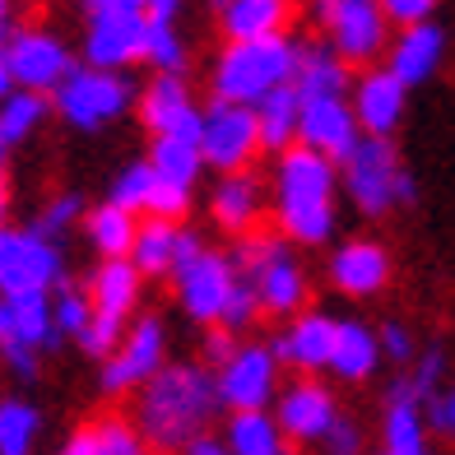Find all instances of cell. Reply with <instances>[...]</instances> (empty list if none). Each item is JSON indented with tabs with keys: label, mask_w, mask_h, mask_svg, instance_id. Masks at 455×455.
Here are the masks:
<instances>
[{
	"label": "cell",
	"mask_w": 455,
	"mask_h": 455,
	"mask_svg": "<svg viewBox=\"0 0 455 455\" xmlns=\"http://www.w3.org/2000/svg\"><path fill=\"white\" fill-rule=\"evenodd\" d=\"M390 270H395L390 246L377 242V237H348V242H339L335 251H330V265H325L330 288H335L339 298H348V302H367V298L386 293Z\"/></svg>",
	"instance_id": "cell-16"
},
{
	"label": "cell",
	"mask_w": 455,
	"mask_h": 455,
	"mask_svg": "<svg viewBox=\"0 0 455 455\" xmlns=\"http://www.w3.org/2000/svg\"><path fill=\"white\" fill-rule=\"evenodd\" d=\"M214 14L228 43H256V37L283 33L288 0H214Z\"/></svg>",
	"instance_id": "cell-26"
},
{
	"label": "cell",
	"mask_w": 455,
	"mask_h": 455,
	"mask_svg": "<svg viewBox=\"0 0 455 455\" xmlns=\"http://www.w3.org/2000/svg\"><path fill=\"white\" fill-rule=\"evenodd\" d=\"M358 140H363V126H358V112L348 98H302L298 144L325 154L330 163H344L358 149Z\"/></svg>",
	"instance_id": "cell-20"
},
{
	"label": "cell",
	"mask_w": 455,
	"mask_h": 455,
	"mask_svg": "<svg viewBox=\"0 0 455 455\" xmlns=\"http://www.w3.org/2000/svg\"><path fill=\"white\" fill-rule=\"evenodd\" d=\"M93 432H98V455H158L149 446V437L135 427V419H121V413L98 419Z\"/></svg>",
	"instance_id": "cell-39"
},
{
	"label": "cell",
	"mask_w": 455,
	"mask_h": 455,
	"mask_svg": "<svg viewBox=\"0 0 455 455\" xmlns=\"http://www.w3.org/2000/svg\"><path fill=\"white\" fill-rule=\"evenodd\" d=\"M186 455H233V451H228L223 446V437H200L191 451H186Z\"/></svg>",
	"instance_id": "cell-54"
},
{
	"label": "cell",
	"mask_w": 455,
	"mask_h": 455,
	"mask_svg": "<svg viewBox=\"0 0 455 455\" xmlns=\"http://www.w3.org/2000/svg\"><path fill=\"white\" fill-rule=\"evenodd\" d=\"M66 251L60 242L43 237L33 223L0 228V293H24V288H47L56 293L66 283Z\"/></svg>",
	"instance_id": "cell-11"
},
{
	"label": "cell",
	"mask_w": 455,
	"mask_h": 455,
	"mask_svg": "<svg viewBox=\"0 0 455 455\" xmlns=\"http://www.w3.org/2000/svg\"><path fill=\"white\" fill-rule=\"evenodd\" d=\"M144 158L154 163L158 181L181 186V191H196V186H200V172L210 168V163H204L200 140H181V135H163V140H149V154H144Z\"/></svg>",
	"instance_id": "cell-32"
},
{
	"label": "cell",
	"mask_w": 455,
	"mask_h": 455,
	"mask_svg": "<svg viewBox=\"0 0 455 455\" xmlns=\"http://www.w3.org/2000/svg\"><path fill=\"white\" fill-rule=\"evenodd\" d=\"M79 60L70 56V47L60 43L47 28H10L5 33V52H0V89L14 93H43L52 98L60 84L70 79V70Z\"/></svg>",
	"instance_id": "cell-6"
},
{
	"label": "cell",
	"mask_w": 455,
	"mask_h": 455,
	"mask_svg": "<svg viewBox=\"0 0 455 455\" xmlns=\"http://www.w3.org/2000/svg\"><path fill=\"white\" fill-rule=\"evenodd\" d=\"M446 56V33L437 24H419V28H400V37L390 43L386 70L400 79L404 89H423L432 75L442 70Z\"/></svg>",
	"instance_id": "cell-24"
},
{
	"label": "cell",
	"mask_w": 455,
	"mask_h": 455,
	"mask_svg": "<svg viewBox=\"0 0 455 455\" xmlns=\"http://www.w3.org/2000/svg\"><path fill=\"white\" fill-rule=\"evenodd\" d=\"M177 223H163V219H144L140 223V237L131 246V265L144 279H172L177 270Z\"/></svg>",
	"instance_id": "cell-35"
},
{
	"label": "cell",
	"mask_w": 455,
	"mask_h": 455,
	"mask_svg": "<svg viewBox=\"0 0 455 455\" xmlns=\"http://www.w3.org/2000/svg\"><path fill=\"white\" fill-rule=\"evenodd\" d=\"M354 112H358V126L363 135H377V140H390L400 131L404 121V108H409V89L400 84L395 75H390L386 66H371L367 75H358L354 84Z\"/></svg>",
	"instance_id": "cell-23"
},
{
	"label": "cell",
	"mask_w": 455,
	"mask_h": 455,
	"mask_svg": "<svg viewBox=\"0 0 455 455\" xmlns=\"http://www.w3.org/2000/svg\"><path fill=\"white\" fill-rule=\"evenodd\" d=\"M381 335L377 325H367L358 316H344L339 321V344H335V363H330V377L344 381V386H363L377 377L381 367Z\"/></svg>",
	"instance_id": "cell-25"
},
{
	"label": "cell",
	"mask_w": 455,
	"mask_h": 455,
	"mask_svg": "<svg viewBox=\"0 0 455 455\" xmlns=\"http://www.w3.org/2000/svg\"><path fill=\"white\" fill-rule=\"evenodd\" d=\"M89 19H131V14H149V0H79Z\"/></svg>",
	"instance_id": "cell-50"
},
{
	"label": "cell",
	"mask_w": 455,
	"mask_h": 455,
	"mask_svg": "<svg viewBox=\"0 0 455 455\" xmlns=\"http://www.w3.org/2000/svg\"><path fill=\"white\" fill-rule=\"evenodd\" d=\"M312 24L325 33L348 66H371L386 52V10L381 0H312Z\"/></svg>",
	"instance_id": "cell-10"
},
{
	"label": "cell",
	"mask_w": 455,
	"mask_h": 455,
	"mask_svg": "<svg viewBox=\"0 0 455 455\" xmlns=\"http://www.w3.org/2000/svg\"><path fill=\"white\" fill-rule=\"evenodd\" d=\"M298 60H302V43H293L288 33L256 37V43H228L210 70V89L219 102L260 108L275 89L298 84Z\"/></svg>",
	"instance_id": "cell-3"
},
{
	"label": "cell",
	"mask_w": 455,
	"mask_h": 455,
	"mask_svg": "<svg viewBox=\"0 0 455 455\" xmlns=\"http://www.w3.org/2000/svg\"><path fill=\"white\" fill-rule=\"evenodd\" d=\"M144 47H149V14L89 19V28H84V66H93V70L121 75L126 66L144 60Z\"/></svg>",
	"instance_id": "cell-21"
},
{
	"label": "cell",
	"mask_w": 455,
	"mask_h": 455,
	"mask_svg": "<svg viewBox=\"0 0 455 455\" xmlns=\"http://www.w3.org/2000/svg\"><path fill=\"white\" fill-rule=\"evenodd\" d=\"M348 60L330 47V43H302L298 60V93L302 98H348V89L358 79H348Z\"/></svg>",
	"instance_id": "cell-29"
},
{
	"label": "cell",
	"mask_w": 455,
	"mask_h": 455,
	"mask_svg": "<svg viewBox=\"0 0 455 455\" xmlns=\"http://www.w3.org/2000/svg\"><path fill=\"white\" fill-rule=\"evenodd\" d=\"M172 298L181 307L186 321H196L200 330H214L228 312V298L237 288V265H233V251H214L204 246L196 260H186L172 270Z\"/></svg>",
	"instance_id": "cell-9"
},
{
	"label": "cell",
	"mask_w": 455,
	"mask_h": 455,
	"mask_svg": "<svg viewBox=\"0 0 455 455\" xmlns=\"http://www.w3.org/2000/svg\"><path fill=\"white\" fill-rule=\"evenodd\" d=\"M144 66H154V75H181L186 70V43L177 37L172 24L149 19V47H144Z\"/></svg>",
	"instance_id": "cell-41"
},
{
	"label": "cell",
	"mask_w": 455,
	"mask_h": 455,
	"mask_svg": "<svg viewBox=\"0 0 455 455\" xmlns=\"http://www.w3.org/2000/svg\"><path fill=\"white\" fill-rule=\"evenodd\" d=\"M140 102L135 84L126 75H112V70H93V66H79L70 70V79L52 93V108L56 116L66 121L70 131L79 135H98V131H108L116 116H126L131 108Z\"/></svg>",
	"instance_id": "cell-5"
},
{
	"label": "cell",
	"mask_w": 455,
	"mask_h": 455,
	"mask_svg": "<svg viewBox=\"0 0 455 455\" xmlns=\"http://www.w3.org/2000/svg\"><path fill=\"white\" fill-rule=\"evenodd\" d=\"M47 413L28 395H5L0 400V455H37Z\"/></svg>",
	"instance_id": "cell-33"
},
{
	"label": "cell",
	"mask_w": 455,
	"mask_h": 455,
	"mask_svg": "<svg viewBox=\"0 0 455 455\" xmlns=\"http://www.w3.org/2000/svg\"><path fill=\"white\" fill-rule=\"evenodd\" d=\"M223 446L233 455H293V442L279 427L275 409L256 413H228L223 419Z\"/></svg>",
	"instance_id": "cell-28"
},
{
	"label": "cell",
	"mask_w": 455,
	"mask_h": 455,
	"mask_svg": "<svg viewBox=\"0 0 455 455\" xmlns=\"http://www.w3.org/2000/svg\"><path fill=\"white\" fill-rule=\"evenodd\" d=\"M256 121H260V149L265 154L283 158L288 149H298V131H302V93H298V84L275 89L256 108Z\"/></svg>",
	"instance_id": "cell-30"
},
{
	"label": "cell",
	"mask_w": 455,
	"mask_h": 455,
	"mask_svg": "<svg viewBox=\"0 0 455 455\" xmlns=\"http://www.w3.org/2000/svg\"><path fill=\"white\" fill-rule=\"evenodd\" d=\"M339 163H330L325 154L307 149H288L275 158V228L293 242V246H325L339 228Z\"/></svg>",
	"instance_id": "cell-2"
},
{
	"label": "cell",
	"mask_w": 455,
	"mask_h": 455,
	"mask_svg": "<svg viewBox=\"0 0 455 455\" xmlns=\"http://www.w3.org/2000/svg\"><path fill=\"white\" fill-rule=\"evenodd\" d=\"M52 455H98V432L93 427H75Z\"/></svg>",
	"instance_id": "cell-51"
},
{
	"label": "cell",
	"mask_w": 455,
	"mask_h": 455,
	"mask_svg": "<svg viewBox=\"0 0 455 455\" xmlns=\"http://www.w3.org/2000/svg\"><path fill=\"white\" fill-rule=\"evenodd\" d=\"M0 348H37L43 358L66 348V339L56 335V307L47 288L0 293Z\"/></svg>",
	"instance_id": "cell-17"
},
{
	"label": "cell",
	"mask_w": 455,
	"mask_h": 455,
	"mask_svg": "<svg viewBox=\"0 0 455 455\" xmlns=\"http://www.w3.org/2000/svg\"><path fill=\"white\" fill-rule=\"evenodd\" d=\"M154 191H158V172H154V163H149V158H135V163H126V168H121V172L112 177L108 200H112V204H121V210L135 214V219H149Z\"/></svg>",
	"instance_id": "cell-36"
},
{
	"label": "cell",
	"mask_w": 455,
	"mask_h": 455,
	"mask_svg": "<svg viewBox=\"0 0 455 455\" xmlns=\"http://www.w3.org/2000/svg\"><path fill=\"white\" fill-rule=\"evenodd\" d=\"M275 419H279V427L288 432L293 446H321L344 413H339L335 390H330L321 377H298V381H288L279 390Z\"/></svg>",
	"instance_id": "cell-14"
},
{
	"label": "cell",
	"mask_w": 455,
	"mask_h": 455,
	"mask_svg": "<svg viewBox=\"0 0 455 455\" xmlns=\"http://www.w3.org/2000/svg\"><path fill=\"white\" fill-rule=\"evenodd\" d=\"M363 451H367V437L354 419H339L330 427V437L321 442V455H363Z\"/></svg>",
	"instance_id": "cell-47"
},
{
	"label": "cell",
	"mask_w": 455,
	"mask_h": 455,
	"mask_svg": "<svg viewBox=\"0 0 455 455\" xmlns=\"http://www.w3.org/2000/svg\"><path fill=\"white\" fill-rule=\"evenodd\" d=\"M265 344L275 348L279 367L298 371V377H321V371H330V363H335L339 321L312 307V312H302V316H293V321H283Z\"/></svg>",
	"instance_id": "cell-15"
},
{
	"label": "cell",
	"mask_w": 455,
	"mask_h": 455,
	"mask_svg": "<svg viewBox=\"0 0 455 455\" xmlns=\"http://www.w3.org/2000/svg\"><path fill=\"white\" fill-rule=\"evenodd\" d=\"M242 348V339L233 335V330H223V325H214V330H204L200 335V363L210 367V371H219L228 358H233Z\"/></svg>",
	"instance_id": "cell-46"
},
{
	"label": "cell",
	"mask_w": 455,
	"mask_h": 455,
	"mask_svg": "<svg viewBox=\"0 0 455 455\" xmlns=\"http://www.w3.org/2000/svg\"><path fill=\"white\" fill-rule=\"evenodd\" d=\"M395 200H400V210H409V204H419V181H413V172H409V168L400 172V191H395Z\"/></svg>",
	"instance_id": "cell-52"
},
{
	"label": "cell",
	"mask_w": 455,
	"mask_h": 455,
	"mask_svg": "<svg viewBox=\"0 0 455 455\" xmlns=\"http://www.w3.org/2000/svg\"><path fill=\"white\" fill-rule=\"evenodd\" d=\"M404 377L413 381V390L423 395V404L437 395L442 386H451V354H446V344L442 339H432V344H423V354H419V363H413Z\"/></svg>",
	"instance_id": "cell-40"
},
{
	"label": "cell",
	"mask_w": 455,
	"mask_h": 455,
	"mask_svg": "<svg viewBox=\"0 0 455 455\" xmlns=\"http://www.w3.org/2000/svg\"><path fill=\"white\" fill-rule=\"evenodd\" d=\"M52 307H56V335L66 344H79L84 330L93 325V298H89V283H75L66 279L52 293Z\"/></svg>",
	"instance_id": "cell-38"
},
{
	"label": "cell",
	"mask_w": 455,
	"mask_h": 455,
	"mask_svg": "<svg viewBox=\"0 0 455 455\" xmlns=\"http://www.w3.org/2000/svg\"><path fill=\"white\" fill-rule=\"evenodd\" d=\"M200 149H204V163H210L219 177H228V172H251V163L265 154V149H260L256 108H237V102L210 98V108H204Z\"/></svg>",
	"instance_id": "cell-12"
},
{
	"label": "cell",
	"mask_w": 455,
	"mask_h": 455,
	"mask_svg": "<svg viewBox=\"0 0 455 455\" xmlns=\"http://www.w3.org/2000/svg\"><path fill=\"white\" fill-rule=\"evenodd\" d=\"M233 265L237 275L256 288L260 312L275 321H293L307 312V298H312V279H307L298 246L283 233H251L233 242Z\"/></svg>",
	"instance_id": "cell-4"
},
{
	"label": "cell",
	"mask_w": 455,
	"mask_h": 455,
	"mask_svg": "<svg viewBox=\"0 0 455 455\" xmlns=\"http://www.w3.org/2000/svg\"><path fill=\"white\" fill-rule=\"evenodd\" d=\"M140 223L144 219L126 214L112 200H102V204H93L89 219H84V237H89V246L98 251V260H131V246L140 237Z\"/></svg>",
	"instance_id": "cell-31"
},
{
	"label": "cell",
	"mask_w": 455,
	"mask_h": 455,
	"mask_svg": "<svg viewBox=\"0 0 455 455\" xmlns=\"http://www.w3.org/2000/svg\"><path fill=\"white\" fill-rule=\"evenodd\" d=\"M381 10H386L390 24L419 28V24H432V10H437V0H381Z\"/></svg>",
	"instance_id": "cell-48"
},
{
	"label": "cell",
	"mask_w": 455,
	"mask_h": 455,
	"mask_svg": "<svg viewBox=\"0 0 455 455\" xmlns=\"http://www.w3.org/2000/svg\"><path fill=\"white\" fill-rule=\"evenodd\" d=\"M5 367L19 386H37V377H43V354L37 348H5Z\"/></svg>",
	"instance_id": "cell-49"
},
{
	"label": "cell",
	"mask_w": 455,
	"mask_h": 455,
	"mask_svg": "<svg viewBox=\"0 0 455 455\" xmlns=\"http://www.w3.org/2000/svg\"><path fill=\"white\" fill-rule=\"evenodd\" d=\"M89 210H93V204L79 196V191H60V196H52L43 210L33 214V228H37L43 237H52V242H66L70 233H84Z\"/></svg>",
	"instance_id": "cell-37"
},
{
	"label": "cell",
	"mask_w": 455,
	"mask_h": 455,
	"mask_svg": "<svg viewBox=\"0 0 455 455\" xmlns=\"http://www.w3.org/2000/svg\"><path fill=\"white\" fill-rule=\"evenodd\" d=\"M423 413H427V427H432V437L455 446V381H451V386H442L437 395H432V400L423 404Z\"/></svg>",
	"instance_id": "cell-45"
},
{
	"label": "cell",
	"mask_w": 455,
	"mask_h": 455,
	"mask_svg": "<svg viewBox=\"0 0 455 455\" xmlns=\"http://www.w3.org/2000/svg\"><path fill=\"white\" fill-rule=\"evenodd\" d=\"M279 358H275V348L270 344H246L233 358H228L214 377H219V400H223V413H256V409H275L279 400Z\"/></svg>",
	"instance_id": "cell-13"
},
{
	"label": "cell",
	"mask_w": 455,
	"mask_h": 455,
	"mask_svg": "<svg viewBox=\"0 0 455 455\" xmlns=\"http://www.w3.org/2000/svg\"><path fill=\"white\" fill-rule=\"evenodd\" d=\"M163 367H168V325H163V316H154V312H140L126 330V344L98 367V390L108 400L131 395V390L140 395Z\"/></svg>",
	"instance_id": "cell-8"
},
{
	"label": "cell",
	"mask_w": 455,
	"mask_h": 455,
	"mask_svg": "<svg viewBox=\"0 0 455 455\" xmlns=\"http://www.w3.org/2000/svg\"><path fill=\"white\" fill-rule=\"evenodd\" d=\"M181 10V0H149V19H158V24H172Z\"/></svg>",
	"instance_id": "cell-53"
},
{
	"label": "cell",
	"mask_w": 455,
	"mask_h": 455,
	"mask_svg": "<svg viewBox=\"0 0 455 455\" xmlns=\"http://www.w3.org/2000/svg\"><path fill=\"white\" fill-rule=\"evenodd\" d=\"M126 330H131V321H116V316L93 312V325L84 330V339H79L75 348L102 367V363H108V358L116 354V348H121V344H126Z\"/></svg>",
	"instance_id": "cell-42"
},
{
	"label": "cell",
	"mask_w": 455,
	"mask_h": 455,
	"mask_svg": "<svg viewBox=\"0 0 455 455\" xmlns=\"http://www.w3.org/2000/svg\"><path fill=\"white\" fill-rule=\"evenodd\" d=\"M140 288H144V275L135 270L131 260H98V265H93V275H89L93 312L116 316V321H135Z\"/></svg>",
	"instance_id": "cell-27"
},
{
	"label": "cell",
	"mask_w": 455,
	"mask_h": 455,
	"mask_svg": "<svg viewBox=\"0 0 455 455\" xmlns=\"http://www.w3.org/2000/svg\"><path fill=\"white\" fill-rule=\"evenodd\" d=\"M381 451L386 455H432V427L423 395L409 377H395L381 395Z\"/></svg>",
	"instance_id": "cell-19"
},
{
	"label": "cell",
	"mask_w": 455,
	"mask_h": 455,
	"mask_svg": "<svg viewBox=\"0 0 455 455\" xmlns=\"http://www.w3.org/2000/svg\"><path fill=\"white\" fill-rule=\"evenodd\" d=\"M47 112H56V108H52V98H43V93H24V89L5 93V102H0V149L5 154L24 149V144L43 131Z\"/></svg>",
	"instance_id": "cell-34"
},
{
	"label": "cell",
	"mask_w": 455,
	"mask_h": 455,
	"mask_svg": "<svg viewBox=\"0 0 455 455\" xmlns=\"http://www.w3.org/2000/svg\"><path fill=\"white\" fill-rule=\"evenodd\" d=\"M210 219L233 242L260 233L265 219V181L256 172H228L210 186Z\"/></svg>",
	"instance_id": "cell-22"
},
{
	"label": "cell",
	"mask_w": 455,
	"mask_h": 455,
	"mask_svg": "<svg viewBox=\"0 0 455 455\" xmlns=\"http://www.w3.org/2000/svg\"><path fill=\"white\" fill-rule=\"evenodd\" d=\"M135 116H140V126L149 131V140H163V135L200 140L204 135V112L196 108V98H191L181 75H154L149 84L140 89Z\"/></svg>",
	"instance_id": "cell-18"
},
{
	"label": "cell",
	"mask_w": 455,
	"mask_h": 455,
	"mask_svg": "<svg viewBox=\"0 0 455 455\" xmlns=\"http://www.w3.org/2000/svg\"><path fill=\"white\" fill-rule=\"evenodd\" d=\"M377 335H381V354H386V363H395V367H413L419 363V354H423V344H419V335H413V325L409 321H381L377 325Z\"/></svg>",
	"instance_id": "cell-43"
},
{
	"label": "cell",
	"mask_w": 455,
	"mask_h": 455,
	"mask_svg": "<svg viewBox=\"0 0 455 455\" xmlns=\"http://www.w3.org/2000/svg\"><path fill=\"white\" fill-rule=\"evenodd\" d=\"M223 413L219 377L204 363H168L135 395V427L149 437L158 455H186L200 437H210V423Z\"/></svg>",
	"instance_id": "cell-1"
},
{
	"label": "cell",
	"mask_w": 455,
	"mask_h": 455,
	"mask_svg": "<svg viewBox=\"0 0 455 455\" xmlns=\"http://www.w3.org/2000/svg\"><path fill=\"white\" fill-rule=\"evenodd\" d=\"M191 204H196V191H181V186H168V181H158V191H154V204H149V219H163V223H186L191 219Z\"/></svg>",
	"instance_id": "cell-44"
},
{
	"label": "cell",
	"mask_w": 455,
	"mask_h": 455,
	"mask_svg": "<svg viewBox=\"0 0 455 455\" xmlns=\"http://www.w3.org/2000/svg\"><path fill=\"white\" fill-rule=\"evenodd\" d=\"M400 172L404 163L395 154L390 140H377V135H363L358 149L339 163V177H344V196L348 204L363 214V219H386L390 210H400Z\"/></svg>",
	"instance_id": "cell-7"
}]
</instances>
